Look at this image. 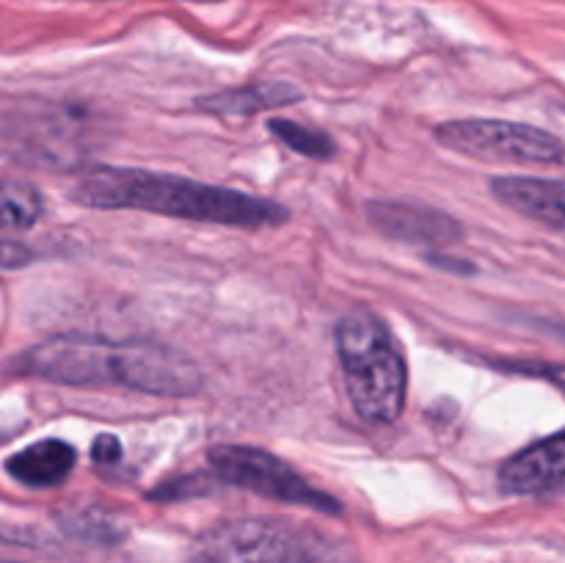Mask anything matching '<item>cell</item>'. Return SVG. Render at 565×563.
Segmentation results:
<instances>
[{
    "mask_svg": "<svg viewBox=\"0 0 565 563\" xmlns=\"http://www.w3.org/2000/svg\"><path fill=\"white\" fill-rule=\"evenodd\" d=\"M210 469L224 484L263 495L268 500L290 502V506L312 508L320 513H340V502L309 484L292 464L263 447L248 445H213L207 450Z\"/></svg>",
    "mask_w": 565,
    "mask_h": 563,
    "instance_id": "5",
    "label": "cell"
},
{
    "mask_svg": "<svg viewBox=\"0 0 565 563\" xmlns=\"http://www.w3.org/2000/svg\"><path fill=\"white\" fill-rule=\"evenodd\" d=\"M445 149L489 163L552 166L565 158V147L557 136L533 125L502 119H456L441 121L434 130Z\"/></svg>",
    "mask_w": 565,
    "mask_h": 563,
    "instance_id": "4",
    "label": "cell"
},
{
    "mask_svg": "<svg viewBox=\"0 0 565 563\" xmlns=\"http://www.w3.org/2000/svg\"><path fill=\"white\" fill-rule=\"evenodd\" d=\"M268 127L281 144H287V147L292 149V152L307 155V158L312 160L334 158L337 144L329 132L315 130V127H301L290 119H270Z\"/></svg>",
    "mask_w": 565,
    "mask_h": 563,
    "instance_id": "13",
    "label": "cell"
},
{
    "mask_svg": "<svg viewBox=\"0 0 565 563\" xmlns=\"http://www.w3.org/2000/svg\"><path fill=\"white\" fill-rule=\"evenodd\" d=\"M0 563H6V561H0Z\"/></svg>",
    "mask_w": 565,
    "mask_h": 563,
    "instance_id": "18",
    "label": "cell"
},
{
    "mask_svg": "<svg viewBox=\"0 0 565 563\" xmlns=\"http://www.w3.org/2000/svg\"><path fill=\"white\" fill-rule=\"evenodd\" d=\"M491 191L505 208L524 219L539 221L552 230L565 232V180L546 177H497Z\"/></svg>",
    "mask_w": 565,
    "mask_h": 563,
    "instance_id": "9",
    "label": "cell"
},
{
    "mask_svg": "<svg viewBox=\"0 0 565 563\" xmlns=\"http://www.w3.org/2000/svg\"><path fill=\"white\" fill-rule=\"evenodd\" d=\"M182 3H218V0H182Z\"/></svg>",
    "mask_w": 565,
    "mask_h": 563,
    "instance_id": "17",
    "label": "cell"
},
{
    "mask_svg": "<svg viewBox=\"0 0 565 563\" xmlns=\"http://www.w3.org/2000/svg\"><path fill=\"white\" fill-rule=\"evenodd\" d=\"M75 447L61 439H42L25 450L14 453L6 461V469L20 484L33 486V489H47L66 480V475L75 467Z\"/></svg>",
    "mask_w": 565,
    "mask_h": 563,
    "instance_id": "10",
    "label": "cell"
},
{
    "mask_svg": "<svg viewBox=\"0 0 565 563\" xmlns=\"http://www.w3.org/2000/svg\"><path fill=\"white\" fill-rule=\"evenodd\" d=\"M502 368H508L511 373L544 375V379H552L555 384H561L565 390V368H552V364H533V362H502Z\"/></svg>",
    "mask_w": 565,
    "mask_h": 563,
    "instance_id": "14",
    "label": "cell"
},
{
    "mask_svg": "<svg viewBox=\"0 0 565 563\" xmlns=\"http://www.w3.org/2000/svg\"><path fill=\"white\" fill-rule=\"evenodd\" d=\"M505 495H565V434L524 447L500 469Z\"/></svg>",
    "mask_w": 565,
    "mask_h": 563,
    "instance_id": "7",
    "label": "cell"
},
{
    "mask_svg": "<svg viewBox=\"0 0 565 563\" xmlns=\"http://www.w3.org/2000/svg\"><path fill=\"white\" fill-rule=\"evenodd\" d=\"M22 373L66 386H125L147 395L188 397L204 386L199 364L182 351L147 340L61 334L20 359Z\"/></svg>",
    "mask_w": 565,
    "mask_h": 563,
    "instance_id": "1",
    "label": "cell"
},
{
    "mask_svg": "<svg viewBox=\"0 0 565 563\" xmlns=\"http://www.w3.org/2000/svg\"><path fill=\"white\" fill-rule=\"evenodd\" d=\"M42 215V196L28 180L0 182V232H28Z\"/></svg>",
    "mask_w": 565,
    "mask_h": 563,
    "instance_id": "12",
    "label": "cell"
},
{
    "mask_svg": "<svg viewBox=\"0 0 565 563\" xmlns=\"http://www.w3.org/2000/svg\"><path fill=\"white\" fill-rule=\"evenodd\" d=\"M92 456L97 464H116L121 458V442L114 434L97 436L92 447Z\"/></svg>",
    "mask_w": 565,
    "mask_h": 563,
    "instance_id": "15",
    "label": "cell"
},
{
    "mask_svg": "<svg viewBox=\"0 0 565 563\" xmlns=\"http://www.w3.org/2000/svg\"><path fill=\"white\" fill-rule=\"evenodd\" d=\"M337 357H340L345 390L364 423H395L406 408L408 368L384 318L356 307L337 323Z\"/></svg>",
    "mask_w": 565,
    "mask_h": 563,
    "instance_id": "3",
    "label": "cell"
},
{
    "mask_svg": "<svg viewBox=\"0 0 565 563\" xmlns=\"http://www.w3.org/2000/svg\"><path fill=\"white\" fill-rule=\"evenodd\" d=\"M31 263V252L20 243L0 241V268H20V265Z\"/></svg>",
    "mask_w": 565,
    "mask_h": 563,
    "instance_id": "16",
    "label": "cell"
},
{
    "mask_svg": "<svg viewBox=\"0 0 565 563\" xmlns=\"http://www.w3.org/2000/svg\"><path fill=\"white\" fill-rule=\"evenodd\" d=\"M370 224L384 235L403 243L423 246H450L461 237V224L447 213L425 204L408 202H370Z\"/></svg>",
    "mask_w": 565,
    "mask_h": 563,
    "instance_id": "8",
    "label": "cell"
},
{
    "mask_svg": "<svg viewBox=\"0 0 565 563\" xmlns=\"http://www.w3.org/2000/svg\"><path fill=\"white\" fill-rule=\"evenodd\" d=\"M77 204L97 210H143L166 219H188L221 226H279L287 221V210L270 199L232 188L207 185L174 174H158L147 169L103 166L77 180L72 188Z\"/></svg>",
    "mask_w": 565,
    "mask_h": 563,
    "instance_id": "2",
    "label": "cell"
},
{
    "mask_svg": "<svg viewBox=\"0 0 565 563\" xmlns=\"http://www.w3.org/2000/svg\"><path fill=\"white\" fill-rule=\"evenodd\" d=\"M301 530L279 519H232L204 530L188 563H307Z\"/></svg>",
    "mask_w": 565,
    "mask_h": 563,
    "instance_id": "6",
    "label": "cell"
},
{
    "mask_svg": "<svg viewBox=\"0 0 565 563\" xmlns=\"http://www.w3.org/2000/svg\"><path fill=\"white\" fill-rule=\"evenodd\" d=\"M301 99V92L290 83H254L246 88H230V92L199 97L196 108L221 116H252L265 108H281Z\"/></svg>",
    "mask_w": 565,
    "mask_h": 563,
    "instance_id": "11",
    "label": "cell"
}]
</instances>
